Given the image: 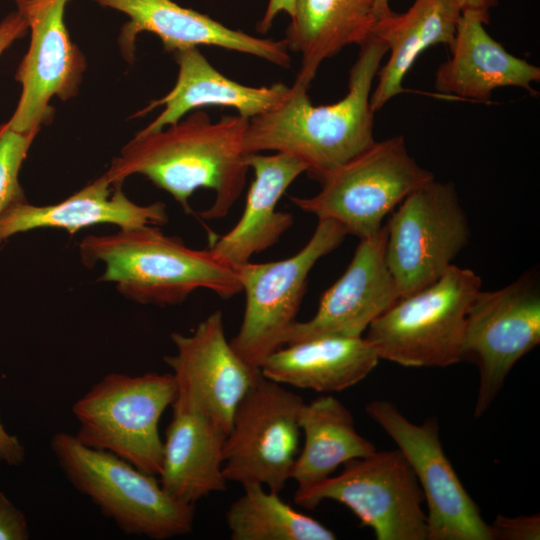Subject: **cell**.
Wrapping results in <instances>:
<instances>
[{
  "label": "cell",
  "mask_w": 540,
  "mask_h": 540,
  "mask_svg": "<svg viewBox=\"0 0 540 540\" xmlns=\"http://www.w3.org/2000/svg\"><path fill=\"white\" fill-rule=\"evenodd\" d=\"M50 446L73 487L124 533L164 540L192 531L195 505L173 499L154 475L66 432L55 433Z\"/></svg>",
  "instance_id": "cell-4"
},
{
  "label": "cell",
  "mask_w": 540,
  "mask_h": 540,
  "mask_svg": "<svg viewBox=\"0 0 540 540\" xmlns=\"http://www.w3.org/2000/svg\"><path fill=\"white\" fill-rule=\"evenodd\" d=\"M345 228L330 219H318L308 242L291 257L264 263L251 261L234 267L245 293V309L233 349L255 368L285 345L297 322L308 276L315 264L336 249L347 236Z\"/></svg>",
  "instance_id": "cell-8"
},
{
  "label": "cell",
  "mask_w": 540,
  "mask_h": 540,
  "mask_svg": "<svg viewBox=\"0 0 540 540\" xmlns=\"http://www.w3.org/2000/svg\"><path fill=\"white\" fill-rule=\"evenodd\" d=\"M176 392L172 373H109L73 404L79 423L75 437L158 476L163 458L159 422Z\"/></svg>",
  "instance_id": "cell-6"
},
{
  "label": "cell",
  "mask_w": 540,
  "mask_h": 540,
  "mask_svg": "<svg viewBox=\"0 0 540 540\" xmlns=\"http://www.w3.org/2000/svg\"><path fill=\"white\" fill-rule=\"evenodd\" d=\"M174 57L178 65L175 85L164 97L136 114L143 116L163 106L160 114L139 133L159 131L206 106L233 108L238 115L250 119L276 107L290 89L281 82L253 87L233 81L212 66L198 47L177 51Z\"/></svg>",
  "instance_id": "cell-22"
},
{
  "label": "cell",
  "mask_w": 540,
  "mask_h": 540,
  "mask_svg": "<svg viewBox=\"0 0 540 540\" xmlns=\"http://www.w3.org/2000/svg\"><path fill=\"white\" fill-rule=\"evenodd\" d=\"M126 14L118 43L127 61H133L135 42L142 32L155 34L166 52L199 46H215L249 54L282 68L291 58L284 40L255 37L229 28L206 14L185 8L173 0H93Z\"/></svg>",
  "instance_id": "cell-17"
},
{
  "label": "cell",
  "mask_w": 540,
  "mask_h": 540,
  "mask_svg": "<svg viewBox=\"0 0 540 540\" xmlns=\"http://www.w3.org/2000/svg\"><path fill=\"white\" fill-rule=\"evenodd\" d=\"M386 228L385 257L399 298L438 280L470 237L455 187L435 178L394 209Z\"/></svg>",
  "instance_id": "cell-10"
},
{
  "label": "cell",
  "mask_w": 540,
  "mask_h": 540,
  "mask_svg": "<svg viewBox=\"0 0 540 540\" xmlns=\"http://www.w3.org/2000/svg\"><path fill=\"white\" fill-rule=\"evenodd\" d=\"M493 540H539V514L507 517L497 515L490 524Z\"/></svg>",
  "instance_id": "cell-29"
},
{
  "label": "cell",
  "mask_w": 540,
  "mask_h": 540,
  "mask_svg": "<svg viewBox=\"0 0 540 540\" xmlns=\"http://www.w3.org/2000/svg\"><path fill=\"white\" fill-rule=\"evenodd\" d=\"M299 425L304 444L291 473V479L297 483L296 492L313 487L333 475L338 467L377 450L358 433L349 409L330 394L305 402Z\"/></svg>",
  "instance_id": "cell-26"
},
{
  "label": "cell",
  "mask_w": 540,
  "mask_h": 540,
  "mask_svg": "<svg viewBox=\"0 0 540 540\" xmlns=\"http://www.w3.org/2000/svg\"><path fill=\"white\" fill-rule=\"evenodd\" d=\"M295 0H269L265 13L258 25L260 33H266L272 26L275 17L281 12L291 18L294 13Z\"/></svg>",
  "instance_id": "cell-33"
},
{
  "label": "cell",
  "mask_w": 540,
  "mask_h": 540,
  "mask_svg": "<svg viewBox=\"0 0 540 540\" xmlns=\"http://www.w3.org/2000/svg\"><path fill=\"white\" fill-rule=\"evenodd\" d=\"M290 19L283 40L300 55L294 84L307 90L324 60L348 45L360 46L377 21L373 0H295Z\"/></svg>",
  "instance_id": "cell-25"
},
{
  "label": "cell",
  "mask_w": 540,
  "mask_h": 540,
  "mask_svg": "<svg viewBox=\"0 0 540 540\" xmlns=\"http://www.w3.org/2000/svg\"><path fill=\"white\" fill-rule=\"evenodd\" d=\"M461 15L455 0H415L405 13L376 21L371 34L387 46L389 58L371 93L374 112L405 91L403 80L425 50L438 44L452 47Z\"/></svg>",
  "instance_id": "cell-24"
},
{
  "label": "cell",
  "mask_w": 540,
  "mask_h": 540,
  "mask_svg": "<svg viewBox=\"0 0 540 540\" xmlns=\"http://www.w3.org/2000/svg\"><path fill=\"white\" fill-rule=\"evenodd\" d=\"M359 47L343 98L315 106L307 89L293 83L280 104L249 119L244 139L246 154H288L306 166L310 178L320 182L371 147L376 140L370 97L387 46L371 34Z\"/></svg>",
  "instance_id": "cell-2"
},
{
  "label": "cell",
  "mask_w": 540,
  "mask_h": 540,
  "mask_svg": "<svg viewBox=\"0 0 540 540\" xmlns=\"http://www.w3.org/2000/svg\"><path fill=\"white\" fill-rule=\"evenodd\" d=\"M253 180L248 189L243 213L227 233L213 239L208 248L220 261L237 267L275 245L293 223L291 213L276 210L289 186L306 172L297 158L276 152L251 153L246 157Z\"/></svg>",
  "instance_id": "cell-20"
},
{
  "label": "cell",
  "mask_w": 540,
  "mask_h": 540,
  "mask_svg": "<svg viewBox=\"0 0 540 540\" xmlns=\"http://www.w3.org/2000/svg\"><path fill=\"white\" fill-rule=\"evenodd\" d=\"M24 457V446L15 435L7 432L0 421V462L17 466L23 462Z\"/></svg>",
  "instance_id": "cell-32"
},
{
  "label": "cell",
  "mask_w": 540,
  "mask_h": 540,
  "mask_svg": "<svg viewBox=\"0 0 540 540\" xmlns=\"http://www.w3.org/2000/svg\"><path fill=\"white\" fill-rule=\"evenodd\" d=\"M69 0H13L30 30V45L15 79L21 85L17 106L7 121L16 131L40 130L52 118L50 101L76 96L86 60L64 22Z\"/></svg>",
  "instance_id": "cell-14"
},
{
  "label": "cell",
  "mask_w": 540,
  "mask_h": 540,
  "mask_svg": "<svg viewBox=\"0 0 540 540\" xmlns=\"http://www.w3.org/2000/svg\"><path fill=\"white\" fill-rule=\"evenodd\" d=\"M365 411L396 443L424 494L428 540H493L491 527L444 452L435 416L408 420L390 401L373 400Z\"/></svg>",
  "instance_id": "cell-13"
},
{
  "label": "cell",
  "mask_w": 540,
  "mask_h": 540,
  "mask_svg": "<svg viewBox=\"0 0 540 540\" xmlns=\"http://www.w3.org/2000/svg\"><path fill=\"white\" fill-rule=\"evenodd\" d=\"M476 14L462 13L450 48L451 57L435 75L436 91L444 97L488 102L502 87H518L536 95L539 67L508 52L486 31Z\"/></svg>",
  "instance_id": "cell-19"
},
{
  "label": "cell",
  "mask_w": 540,
  "mask_h": 540,
  "mask_svg": "<svg viewBox=\"0 0 540 540\" xmlns=\"http://www.w3.org/2000/svg\"><path fill=\"white\" fill-rule=\"evenodd\" d=\"M242 487L243 494L226 512V524L232 540L336 539L329 528L293 509L279 493L258 483Z\"/></svg>",
  "instance_id": "cell-27"
},
{
  "label": "cell",
  "mask_w": 540,
  "mask_h": 540,
  "mask_svg": "<svg viewBox=\"0 0 540 540\" xmlns=\"http://www.w3.org/2000/svg\"><path fill=\"white\" fill-rule=\"evenodd\" d=\"M168 222L166 204L160 201L140 205L130 200L121 186H113L102 174L66 199L50 205H34L27 199L0 215V245L8 238L39 228H54L75 234L99 224L119 229Z\"/></svg>",
  "instance_id": "cell-18"
},
{
  "label": "cell",
  "mask_w": 540,
  "mask_h": 540,
  "mask_svg": "<svg viewBox=\"0 0 540 540\" xmlns=\"http://www.w3.org/2000/svg\"><path fill=\"white\" fill-rule=\"evenodd\" d=\"M171 406L159 482L173 499L195 505L211 493L226 489L223 446L227 432L198 407Z\"/></svg>",
  "instance_id": "cell-21"
},
{
  "label": "cell",
  "mask_w": 540,
  "mask_h": 540,
  "mask_svg": "<svg viewBox=\"0 0 540 540\" xmlns=\"http://www.w3.org/2000/svg\"><path fill=\"white\" fill-rule=\"evenodd\" d=\"M434 175L409 154L404 138L375 143L327 174L311 197H290L300 210L341 224L347 234L378 233L384 218Z\"/></svg>",
  "instance_id": "cell-7"
},
{
  "label": "cell",
  "mask_w": 540,
  "mask_h": 540,
  "mask_svg": "<svg viewBox=\"0 0 540 540\" xmlns=\"http://www.w3.org/2000/svg\"><path fill=\"white\" fill-rule=\"evenodd\" d=\"M462 13H472L481 17L486 24L489 23L490 10L495 7L498 0H455Z\"/></svg>",
  "instance_id": "cell-34"
},
{
  "label": "cell",
  "mask_w": 540,
  "mask_h": 540,
  "mask_svg": "<svg viewBox=\"0 0 540 540\" xmlns=\"http://www.w3.org/2000/svg\"><path fill=\"white\" fill-rule=\"evenodd\" d=\"M305 401L260 374L238 404L223 446L227 481L258 483L280 493L299 453V415Z\"/></svg>",
  "instance_id": "cell-11"
},
{
  "label": "cell",
  "mask_w": 540,
  "mask_h": 540,
  "mask_svg": "<svg viewBox=\"0 0 540 540\" xmlns=\"http://www.w3.org/2000/svg\"><path fill=\"white\" fill-rule=\"evenodd\" d=\"M373 3L377 20L394 13L390 8L389 0H373Z\"/></svg>",
  "instance_id": "cell-35"
},
{
  "label": "cell",
  "mask_w": 540,
  "mask_h": 540,
  "mask_svg": "<svg viewBox=\"0 0 540 540\" xmlns=\"http://www.w3.org/2000/svg\"><path fill=\"white\" fill-rule=\"evenodd\" d=\"M176 352L165 356L177 392L173 403L200 408L228 433L235 410L261 371L244 361L226 337L223 314L212 312L189 335L174 332Z\"/></svg>",
  "instance_id": "cell-15"
},
{
  "label": "cell",
  "mask_w": 540,
  "mask_h": 540,
  "mask_svg": "<svg viewBox=\"0 0 540 540\" xmlns=\"http://www.w3.org/2000/svg\"><path fill=\"white\" fill-rule=\"evenodd\" d=\"M379 360L365 337H319L284 345L263 362L260 371L282 385L333 393L362 381Z\"/></svg>",
  "instance_id": "cell-23"
},
{
  "label": "cell",
  "mask_w": 540,
  "mask_h": 540,
  "mask_svg": "<svg viewBox=\"0 0 540 540\" xmlns=\"http://www.w3.org/2000/svg\"><path fill=\"white\" fill-rule=\"evenodd\" d=\"M248 122L238 114L212 122L205 111H194L159 131L137 132L104 174L113 186L143 175L188 214L193 193L210 189L214 201L199 215L206 220L224 218L241 196L249 171L244 149Z\"/></svg>",
  "instance_id": "cell-1"
},
{
  "label": "cell",
  "mask_w": 540,
  "mask_h": 540,
  "mask_svg": "<svg viewBox=\"0 0 540 540\" xmlns=\"http://www.w3.org/2000/svg\"><path fill=\"white\" fill-rule=\"evenodd\" d=\"M386 238L384 225L360 239L345 272L323 293L315 315L297 321L285 345L319 337H361L399 299L386 262Z\"/></svg>",
  "instance_id": "cell-16"
},
{
  "label": "cell",
  "mask_w": 540,
  "mask_h": 540,
  "mask_svg": "<svg viewBox=\"0 0 540 540\" xmlns=\"http://www.w3.org/2000/svg\"><path fill=\"white\" fill-rule=\"evenodd\" d=\"M540 343V285L536 270L511 284L480 290L469 308L463 360L473 361L479 386L473 416L491 406L514 365Z\"/></svg>",
  "instance_id": "cell-12"
},
{
  "label": "cell",
  "mask_w": 540,
  "mask_h": 540,
  "mask_svg": "<svg viewBox=\"0 0 540 540\" xmlns=\"http://www.w3.org/2000/svg\"><path fill=\"white\" fill-rule=\"evenodd\" d=\"M29 527L25 515L0 491V540H27Z\"/></svg>",
  "instance_id": "cell-30"
},
{
  "label": "cell",
  "mask_w": 540,
  "mask_h": 540,
  "mask_svg": "<svg viewBox=\"0 0 540 540\" xmlns=\"http://www.w3.org/2000/svg\"><path fill=\"white\" fill-rule=\"evenodd\" d=\"M481 285L473 270L453 264L429 286L399 298L365 338L380 359L404 367L454 365L463 360L467 314Z\"/></svg>",
  "instance_id": "cell-5"
},
{
  "label": "cell",
  "mask_w": 540,
  "mask_h": 540,
  "mask_svg": "<svg viewBox=\"0 0 540 540\" xmlns=\"http://www.w3.org/2000/svg\"><path fill=\"white\" fill-rule=\"evenodd\" d=\"M39 130L20 132L8 122L0 124V215L25 200L19 174Z\"/></svg>",
  "instance_id": "cell-28"
},
{
  "label": "cell",
  "mask_w": 540,
  "mask_h": 540,
  "mask_svg": "<svg viewBox=\"0 0 540 540\" xmlns=\"http://www.w3.org/2000/svg\"><path fill=\"white\" fill-rule=\"evenodd\" d=\"M79 253L87 267L104 265L98 281L115 284L122 296L140 304L177 305L199 289L225 299L242 292L234 267L209 249H193L180 237L164 234L159 226L88 235Z\"/></svg>",
  "instance_id": "cell-3"
},
{
  "label": "cell",
  "mask_w": 540,
  "mask_h": 540,
  "mask_svg": "<svg viewBox=\"0 0 540 540\" xmlns=\"http://www.w3.org/2000/svg\"><path fill=\"white\" fill-rule=\"evenodd\" d=\"M324 500L346 506L377 540H428L424 494L398 448L353 459L340 473L294 494L295 503L306 509Z\"/></svg>",
  "instance_id": "cell-9"
},
{
  "label": "cell",
  "mask_w": 540,
  "mask_h": 540,
  "mask_svg": "<svg viewBox=\"0 0 540 540\" xmlns=\"http://www.w3.org/2000/svg\"><path fill=\"white\" fill-rule=\"evenodd\" d=\"M28 30L24 18L17 12H11L0 21V56Z\"/></svg>",
  "instance_id": "cell-31"
}]
</instances>
